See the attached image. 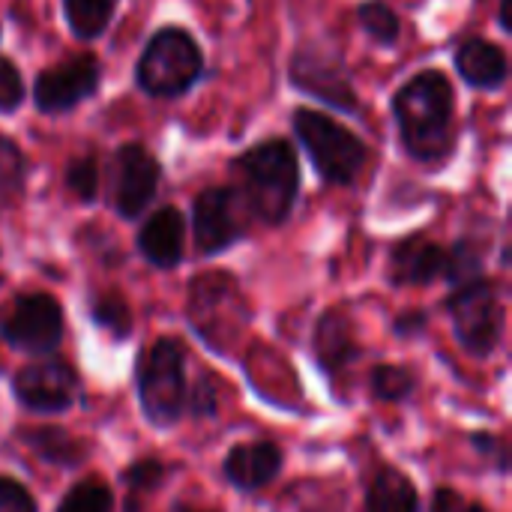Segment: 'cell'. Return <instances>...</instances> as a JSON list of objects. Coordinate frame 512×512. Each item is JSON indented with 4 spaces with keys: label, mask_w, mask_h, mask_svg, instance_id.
<instances>
[{
    "label": "cell",
    "mask_w": 512,
    "mask_h": 512,
    "mask_svg": "<svg viewBox=\"0 0 512 512\" xmlns=\"http://www.w3.org/2000/svg\"><path fill=\"white\" fill-rule=\"evenodd\" d=\"M405 147L423 159L438 162L450 150L453 123V87L441 72H423L411 78L393 102Z\"/></svg>",
    "instance_id": "1"
},
{
    "label": "cell",
    "mask_w": 512,
    "mask_h": 512,
    "mask_svg": "<svg viewBox=\"0 0 512 512\" xmlns=\"http://www.w3.org/2000/svg\"><path fill=\"white\" fill-rule=\"evenodd\" d=\"M237 168H240L246 204L252 207V213L267 225L285 222L300 189V168H297V156L291 144L264 141L252 147L249 153H243Z\"/></svg>",
    "instance_id": "2"
},
{
    "label": "cell",
    "mask_w": 512,
    "mask_h": 512,
    "mask_svg": "<svg viewBox=\"0 0 512 512\" xmlns=\"http://www.w3.org/2000/svg\"><path fill=\"white\" fill-rule=\"evenodd\" d=\"M138 399L153 426H174L186 405V348L180 339H156L138 360Z\"/></svg>",
    "instance_id": "3"
},
{
    "label": "cell",
    "mask_w": 512,
    "mask_h": 512,
    "mask_svg": "<svg viewBox=\"0 0 512 512\" xmlns=\"http://www.w3.org/2000/svg\"><path fill=\"white\" fill-rule=\"evenodd\" d=\"M294 132L303 141L312 165L318 168V174L324 180L351 183L360 174V168L366 162V147L351 129H345L333 117H327L321 111L300 108L294 114Z\"/></svg>",
    "instance_id": "4"
},
{
    "label": "cell",
    "mask_w": 512,
    "mask_h": 512,
    "mask_svg": "<svg viewBox=\"0 0 512 512\" xmlns=\"http://www.w3.org/2000/svg\"><path fill=\"white\" fill-rule=\"evenodd\" d=\"M201 75V51L183 30H159L138 63V81L153 96H177L189 90Z\"/></svg>",
    "instance_id": "5"
},
{
    "label": "cell",
    "mask_w": 512,
    "mask_h": 512,
    "mask_svg": "<svg viewBox=\"0 0 512 512\" xmlns=\"http://www.w3.org/2000/svg\"><path fill=\"white\" fill-rule=\"evenodd\" d=\"M450 315H453L456 339L465 351L486 357L501 342L504 309H501V300L489 282L477 279L471 285H462L450 297Z\"/></svg>",
    "instance_id": "6"
},
{
    "label": "cell",
    "mask_w": 512,
    "mask_h": 512,
    "mask_svg": "<svg viewBox=\"0 0 512 512\" xmlns=\"http://www.w3.org/2000/svg\"><path fill=\"white\" fill-rule=\"evenodd\" d=\"M0 336L18 351L48 354L63 339V309L48 294H21L0 312Z\"/></svg>",
    "instance_id": "7"
},
{
    "label": "cell",
    "mask_w": 512,
    "mask_h": 512,
    "mask_svg": "<svg viewBox=\"0 0 512 512\" xmlns=\"http://www.w3.org/2000/svg\"><path fill=\"white\" fill-rule=\"evenodd\" d=\"M195 243L201 255H216L234 246L246 231L243 201L234 189H207L195 198Z\"/></svg>",
    "instance_id": "8"
},
{
    "label": "cell",
    "mask_w": 512,
    "mask_h": 512,
    "mask_svg": "<svg viewBox=\"0 0 512 512\" xmlns=\"http://www.w3.org/2000/svg\"><path fill=\"white\" fill-rule=\"evenodd\" d=\"M15 396L36 414H60L78 396V375L63 360H39L15 375Z\"/></svg>",
    "instance_id": "9"
},
{
    "label": "cell",
    "mask_w": 512,
    "mask_h": 512,
    "mask_svg": "<svg viewBox=\"0 0 512 512\" xmlns=\"http://www.w3.org/2000/svg\"><path fill=\"white\" fill-rule=\"evenodd\" d=\"M99 84V63L93 54H78L36 78V105L42 111H66L87 99Z\"/></svg>",
    "instance_id": "10"
},
{
    "label": "cell",
    "mask_w": 512,
    "mask_h": 512,
    "mask_svg": "<svg viewBox=\"0 0 512 512\" xmlns=\"http://www.w3.org/2000/svg\"><path fill=\"white\" fill-rule=\"evenodd\" d=\"M159 186V165L141 144H126L117 153V213L132 219L147 210Z\"/></svg>",
    "instance_id": "11"
},
{
    "label": "cell",
    "mask_w": 512,
    "mask_h": 512,
    "mask_svg": "<svg viewBox=\"0 0 512 512\" xmlns=\"http://www.w3.org/2000/svg\"><path fill=\"white\" fill-rule=\"evenodd\" d=\"M222 471L231 486L243 492H258L273 483L282 471V450L273 441L237 444L222 462Z\"/></svg>",
    "instance_id": "12"
},
{
    "label": "cell",
    "mask_w": 512,
    "mask_h": 512,
    "mask_svg": "<svg viewBox=\"0 0 512 512\" xmlns=\"http://www.w3.org/2000/svg\"><path fill=\"white\" fill-rule=\"evenodd\" d=\"M183 240H186V225H183L180 210L162 207L144 222L138 234V249L153 267L171 270L183 258Z\"/></svg>",
    "instance_id": "13"
},
{
    "label": "cell",
    "mask_w": 512,
    "mask_h": 512,
    "mask_svg": "<svg viewBox=\"0 0 512 512\" xmlns=\"http://www.w3.org/2000/svg\"><path fill=\"white\" fill-rule=\"evenodd\" d=\"M447 261H450L447 249L423 237H411L396 246L390 258V279L396 285H429L447 276Z\"/></svg>",
    "instance_id": "14"
},
{
    "label": "cell",
    "mask_w": 512,
    "mask_h": 512,
    "mask_svg": "<svg viewBox=\"0 0 512 512\" xmlns=\"http://www.w3.org/2000/svg\"><path fill=\"white\" fill-rule=\"evenodd\" d=\"M291 78H294L297 87H303L312 96L327 99L336 108H348V111L354 108V93H351L348 78L339 72V66L327 63L318 54H300V57H294V75Z\"/></svg>",
    "instance_id": "15"
},
{
    "label": "cell",
    "mask_w": 512,
    "mask_h": 512,
    "mask_svg": "<svg viewBox=\"0 0 512 512\" xmlns=\"http://www.w3.org/2000/svg\"><path fill=\"white\" fill-rule=\"evenodd\" d=\"M456 69L468 84L492 90L507 78V54L486 39H468L456 51Z\"/></svg>",
    "instance_id": "16"
},
{
    "label": "cell",
    "mask_w": 512,
    "mask_h": 512,
    "mask_svg": "<svg viewBox=\"0 0 512 512\" xmlns=\"http://www.w3.org/2000/svg\"><path fill=\"white\" fill-rule=\"evenodd\" d=\"M315 351L327 372H339L342 366H348L357 357V342L351 336L348 318H342L339 312H327L315 330Z\"/></svg>",
    "instance_id": "17"
},
{
    "label": "cell",
    "mask_w": 512,
    "mask_h": 512,
    "mask_svg": "<svg viewBox=\"0 0 512 512\" xmlns=\"http://www.w3.org/2000/svg\"><path fill=\"white\" fill-rule=\"evenodd\" d=\"M366 512H420V495L402 471L384 468L369 486Z\"/></svg>",
    "instance_id": "18"
},
{
    "label": "cell",
    "mask_w": 512,
    "mask_h": 512,
    "mask_svg": "<svg viewBox=\"0 0 512 512\" xmlns=\"http://www.w3.org/2000/svg\"><path fill=\"white\" fill-rule=\"evenodd\" d=\"M30 450H36L39 459H45L48 465H60V468H75L87 459V447L72 438L69 432L63 429H33V432H24Z\"/></svg>",
    "instance_id": "19"
},
{
    "label": "cell",
    "mask_w": 512,
    "mask_h": 512,
    "mask_svg": "<svg viewBox=\"0 0 512 512\" xmlns=\"http://www.w3.org/2000/svg\"><path fill=\"white\" fill-rule=\"evenodd\" d=\"M69 27L81 39H93L105 30V24L114 15L117 0H63Z\"/></svg>",
    "instance_id": "20"
},
{
    "label": "cell",
    "mask_w": 512,
    "mask_h": 512,
    "mask_svg": "<svg viewBox=\"0 0 512 512\" xmlns=\"http://www.w3.org/2000/svg\"><path fill=\"white\" fill-rule=\"evenodd\" d=\"M111 507L114 495L102 480H81L66 492L57 512H111Z\"/></svg>",
    "instance_id": "21"
},
{
    "label": "cell",
    "mask_w": 512,
    "mask_h": 512,
    "mask_svg": "<svg viewBox=\"0 0 512 512\" xmlns=\"http://www.w3.org/2000/svg\"><path fill=\"white\" fill-rule=\"evenodd\" d=\"M417 378L405 366H378L372 372V393L384 402H402L414 393Z\"/></svg>",
    "instance_id": "22"
},
{
    "label": "cell",
    "mask_w": 512,
    "mask_h": 512,
    "mask_svg": "<svg viewBox=\"0 0 512 512\" xmlns=\"http://www.w3.org/2000/svg\"><path fill=\"white\" fill-rule=\"evenodd\" d=\"M165 480V465L159 459H141L126 471V486L132 501H126V512H138V495L156 489Z\"/></svg>",
    "instance_id": "23"
},
{
    "label": "cell",
    "mask_w": 512,
    "mask_h": 512,
    "mask_svg": "<svg viewBox=\"0 0 512 512\" xmlns=\"http://www.w3.org/2000/svg\"><path fill=\"white\" fill-rule=\"evenodd\" d=\"M24 183V156L21 150L0 135V198L18 195Z\"/></svg>",
    "instance_id": "24"
},
{
    "label": "cell",
    "mask_w": 512,
    "mask_h": 512,
    "mask_svg": "<svg viewBox=\"0 0 512 512\" xmlns=\"http://www.w3.org/2000/svg\"><path fill=\"white\" fill-rule=\"evenodd\" d=\"M360 21L363 27L378 39V42H396L399 39V18L393 9H387L384 3H366L360 6Z\"/></svg>",
    "instance_id": "25"
},
{
    "label": "cell",
    "mask_w": 512,
    "mask_h": 512,
    "mask_svg": "<svg viewBox=\"0 0 512 512\" xmlns=\"http://www.w3.org/2000/svg\"><path fill=\"white\" fill-rule=\"evenodd\" d=\"M93 318L99 327L111 330L114 336H126L129 327H132V315H129V306L117 297V294H108V297H99L93 303Z\"/></svg>",
    "instance_id": "26"
},
{
    "label": "cell",
    "mask_w": 512,
    "mask_h": 512,
    "mask_svg": "<svg viewBox=\"0 0 512 512\" xmlns=\"http://www.w3.org/2000/svg\"><path fill=\"white\" fill-rule=\"evenodd\" d=\"M69 189L81 198V201H93L96 198V186H99V174H96V162L93 159H78L72 162L69 174H66Z\"/></svg>",
    "instance_id": "27"
},
{
    "label": "cell",
    "mask_w": 512,
    "mask_h": 512,
    "mask_svg": "<svg viewBox=\"0 0 512 512\" xmlns=\"http://www.w3.org/2000/svg\"><path fill=\"white\" fill-rule=\"evenodd\" d=\"M186 399H189L195 417L216 414V408H219V384H216V378L210 372H204L198 378V384H195V393H186Z\"/></svg>",
    "instance_id": "28"
},
{
    "label": "cell",
    "mask_w": 512,
    "mask_h": 512,
    "mask_svg": "<svg viewBox=\"0 0 512 512\" xmlns=\"http://www.w3.org/2000/svg\"><path fill=\"white\" fill-rule=\"evenodd\" d=\"M21 99H24L21 75H18V69H15L6 57H0V111L18 108Z\"/></svg>",
    "instance_id": "29"
},
{
    "label": "cell",
    "mask_w": 512,
    "mask_h": 512,
    "mask_svg": "<svg viewBox=\"0 0 512 512\" xmlns=\"http://www.w3.org/2000/svg\"><path fill=\"white\" fill-rule=\"evenodd\" d=\"M0 512H36V501L21 483L0 477Z\"/></svg>",
    "instance_id": "30"
},
{
    "label": "cell",
    "mask_w": 512,
    "mask_h": 512,
    "mask_svg": "<svg viewBox=\"0 0 512 512\" xmlns=\"http://www.w3.org/2000/svg\"><path fill=\"white\" fill-rule=\"evenodd\" d=\"M432 512H489L483 504H474V501H465L456 489L450 486H441L432 498Z\"/></svg>",
    "instance_id": "31"
},
{
    "label": "cell",
    "mask_w": 512,
    "mask_h": 512,
    "mask_svg": "<svg viewBox=\"0 0 512 512\" xmlns=\"http://www.w3.org/2000/svg\"><path fill=\"white\" fill-rule=\"evenodd\" d=\"M423 324H426V315H423V312H405V315L396 321V333L405 336V333L423 330Z\"/></svg>",
    "instance_id": "32"
},
{
    "label": "cell",
    "mask_w": 512,
    "mask_h": 512,
    "mask_svg": "<svg viewBox=\"0 0 512 512\" xmlns=\"http://www.w3.org/2000/svg\"><path fill=\"white\" fill-rule=\"evenodd\" d=\"M510 3H512V0H501V24H504V27H507V30H510V27H512Z\"/></svg>",
    "instance_id": "33"
},
{
    "label": "cell",
    "mask_w": 512,
    "mask_h": 512,
    "mask_svg": "<svg viewBox=\"0 0 512 512\" xmlns=\"http://www.w3.org/2000/svg\"><path fill=\"white\" fill-rule=\"evenodd\" d=\"M180 512H201V510H180Z\"/></svg>",
    "instance_id": "34"
}]
</instances>
